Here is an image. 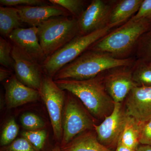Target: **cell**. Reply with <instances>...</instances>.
Wrapping results in <instances>:
<instances>
[{
    "label": "cell",
    "instance_id": "6da1fadb",
    "mask_svg": "<svg viewBox=\"0 0 151 151\" xmlns=\"http://www.w3.org/2000/svg\"><path fill=\"white\" fill-rule=\"evenodd\" d=\"M54 81L60 89L77 97L96 121H103L113 112L115 103L105 89L103 73L86 80Z\"/></svg>",
    "mask_w": 151,
    "mask_h": 151
},
{
    "label": "cell",
    "instance_id": "7a4b0ae2",
    "mask_svg": "<svg viewBox=\"0 0 151 151\" xmlns=\"http://www.w3.org/2000/svg\"><path fill=\"white\" fill-rule=\"evenodd\" d=\"M135 63L132 58H116L108 53L88 49L58 70L52 78L54 81L86 80L116 68L130 67Z\"/></svg>",
    "mask_w": 151,
    "mask_h": 151
},
{
    "label": "cell",
    "instance_id": "3957f363",
    "mask_svg": "<svg viewBox=\"0 0 151 151\" xmlns=\"http://www.w3.org/2000/svg\"><path fill=\"white\" fill-rule=\"evenodd\" d=\"M151 29V21L131 18L122 26L109 32L89 49L124 58L137 45L140 38Z\"/></svg>",
    "mask_w": 151,
    "mask_h": 151
},
{
    "label": "cell",
    "instance_id": "277c9868",
    "mask_svg": "<svg viewBox=\"0 0 151 151\" xmlns=\"http://www.w3.org/2000/svg\"><path fill=\"white\" fill-rule=\"evenodd\" d=\"M116 26L109 24L102 29L88 34L78 35L64 46L47 57L42 62V69L46 75L53 78L58 70L88 50Z\"/></svg>",
    "mask_w": 151,
    "mask_h": 151
},
{
    "label": "cell",
    "instance_id": "5b68a950",
    "mask_svg": "<svg viewBox=\"0 0 151 151\" xmlns=\"http://www.w3.org/2000/svg\"><path fill=\"white\" fill-rule=\"evenodd\" d=\"M37 27L40 43L46 58L79 35L78 19L73 17L52 18Z\"/></svg>",
    "mask_w": 151,
    "mask_h": 151
},
{
    "label": "cell",
    "instance_id": "8992f818",
    "mask_svg": "<svg viewBox=\"0 0 151 151\" xmlns=\"http://www.w3.org/2000/svg\"><path fill=\"white\" fill-rule=\"evenodd\" d=\"M66 92L63 113L60 148L81 133L94 129V125L98 124L80 100L72 93Z\"/></svg>",
    "mask_w": 151,
    "mask_h": 151
},
{
    "label": "cell",
    "instance_id": "52a82bcc",
    "mask_svg": "<svg viewBox=\"0 0 151 151\" xmlns=\"http://www.w3.org/2000/svg\"><path fill=\"white\" fill-rule=\"evenodd\" d=\"M39 92L48 111L55 138L60 145L63 137L62 117L65 91L57 85L52 77L46 74L42 78Z\"/></svg>",
    "mask_w": 151,
    "mask_h": 151
},
{
    "label": "cell",
    "instance_id": "ba28073f",
    "mask_svg": "<svg viewBox=\"0 0 151 151\" xmlns=\"http://www.w3.org/2000/svg\"><path fill=\"white\" fill-rule=\"evenodd\" d=\"M128 118L122 103H115L112 113L100 124L94 126V130L100 142L115 151Z\"/></svg>",
    "mask_w": 151,
    "mask_h": 151
},
{
    "label": "cell",
    "instance_id": "9c48e42d",
    "mask_svg": "<svg viewBox=\"0 0 151 151\" xmlns=\"http://www.w3.org/2000/svg\"><path fill=\"white\" fill-rule=\"evenodd\" d=\"M12 56L17 79L26 86L39 91L42 78L38 62L14 44L12 45Z\"/></svg>",
    "mask_w": 151,
    "mask_h": 151
},
{
    "label": "cell",
    "instance_id": "30bf717a",
    "mask_svg": "<svg viewBox=\"0 0 151 151\" xmlns=\"http://www.w3.org/2000/svg\"><path fill=\"white\" fill-rule=\"evenodd\" d=\"M113 6L102 0H93L78 19L79 35L88 34L109 25Z\"/></svg>",
    "mask_w": 151,
    "mask_h": 151
},
{
    "label": "cell",
    "instance_id": "8fae6325",
    "mask_svg": "<svg viewBox=\"0 0 151 151\" xmlns=\"http://www.w3.org/2000/svg\"><path fill=\"white\" fill-rule=\"evenodd\" d=\"M129 67L113 68L103 75L105 89L115 103H122L132 89L137 86L133 79L132 69Z\"/></svg>",
    "mask_w": 151,
    "mask_h": 151
},
{
    "label": "cell",
    "instance_id": "7c38bea8",
    "mask_svg": "<svg viewBox=\"0 0 151 151\" xmlns=\"http://www.w3.org/2000/svg\"><path fill=\"white\" fill-rule=\"evenodd\" d=\"M124 108L127 116L143 124L151 119V87L136 86L125 99Z\"/></svg>",
    "mask_w": 151,
    "mask_h": 151
},
{
    "label": "cell",
    "instance_id": "4fadbf2b",
    "mask_svg": "<svg viewBox=\"0 0 151 151\" xmlns=\"http://www.w3.org/2000/svg\"><path fill=\"white\" fill-rule=\"evenodd\" d=\"M8 37L14 44L38 62H43L46 58L40 43L37 27L19 28L12 32Z\"/></svg>",
    "mask_w": 151,
    "mask_h": 151
},
{
    "label": "cell",
    "instance_id": "5bb4252c",
    "mask_svg": "<svg viewBox=\"0 0 151 151\" xmlns=\"http://www.w3.org/2000/svg\"><path fill=\"white\" fill-rule=\"evenodd\" d=\"M18 11L22 22L31 27H37L42 22L52 18L68 17L70 13L62 7L55 5L40 6H18Z\"/></svg>",
    "mask_w": 151,
    "mask_h": 151
},
{
    "label": "cell",
    "instance_id": "9a60e30c",
    "mask_svg": "<svg viewBox=\"0 0 151 151\" xmlns=\"http://www.w3.org/2000/svg\"><path fill=\"white\" fill-rule=\"evenodd\" d=\"M4 87L6 103L9 108H17L34 102L40 97L39 91L22 84L16 76L10 77Z\"/></svg>",
    "mask_w": 151,
    "mask_h": 151
},
{
    "label": "cell",
    "instance_id": "2e32d148",
    "mask_svg": "<svg viewBox=\"0 0 151 151\" xmlns=\"http://www.w3.org/2000/svg\"><path fill=\"white\" fill-rule=\"evenodd\" d=\"M60 148L62 151H113L100 142L94 129L81 133Z\"/></svg>",
    "mask_w": 151,
    "mask_h": 151
},
{
    "label": "cell",
    "instance_id": "e0dca14e",
    "mask_svg": "<svg viewBox=\"0 0 151 151\" xmlns=\"http://www.w3.org/2000/svg\"><path fill=\"white\" fill-rule=\"evenodd\" d=\"M143 0H122L113 6L109 24L119 25L137 14Z\"/></svg>",
    "mask_w": 151,
    "mask_h": 151
},
{
    "label": "cell",
    "instance_id": "ac0fdd59",
    "mask_svg": "<svg viewBox=\"0 0 151 151\" xmlns=\"http://www.w3.org/2000/svg\"><path fill=\"white\" fill-rule=\"evenodd\" d=\"M22 22L18 11L12 7H0V33L9 37L12 32L20 28Z\"/></svg>",
    "mask_w": 151,
    "mask_h": 151
},
{
    "label": "cell",
    "instance_id": "d6986e66",
    "mask_svg": "<svg viewBox=\"0 0 151 151\" xmlns=\"http://www.w3.org/2000/svg\"><path fill=\"white\" fill-rule=\"evenodd\" d=\"M142 125V123L128 116L119 142L128 147L137 150L140 145Z\"/></svg>",
    "mask_w": 151,
    "mask_h": 151
},
{
    "label": "cell",
    "instance_id": "ffe728a7",
    "mask_svg": "<svg viewBox=\"0 0 151 151\" xmlns=\"http://www.w3.org/2000/svg\"><path fill=\"white\" fill-rule=\"evenodd\" d=\"M134 81L137 86L151 87V63L138 59L132 68Z\"/></svg>",
    "mask_w": 151,
    "mask_h": 151
},
{
    "label": "cell",
    "instance_id": "44dd1931",
    "mask_svg": "<svg viewBox=\"0 0 151 151\" xmlns=\"http://www.w3.org/2000/svg\"><path fill=\"white\" fill-rule=\"evenodd\" d=\"M21 135L37 150L44 151L47 137V133L45 130L42 129L25 131L22 133Z\"/></svg>",
    "mask_w": 151,
    "mask_h": 151
},
{
    "label": "cell",
    "instance_id": "7402d4cb",
    "mask_svg": "<svg viewBox=\"0 0 151 151\" xmlns=\"http://www.w3.org/2000/svg\"><path fill=\"white\" fill-rule=\"evenodd\" d=\"M49 2L62 7L77 19L85 10V1L82 0H50Z\"/></svg>",
    "mask_w": 151,
    "mask_h": 151
},
{
    "label": "cell",
    "instance_id": "603a6c76",
    "mask_svg": "<svg viewBox=\"0 0 151 151\" xmlns=\"http://www.w3.org/2000/svg\"><path fill=\"white\" fill-rule=\"evenodd\" d=\"M19 132V127L14 119H11L6 123L3 128L0 145L4 147L9 145L15 140Z\"/></svg>",
    "mask_w": 151,
    "mask_h": 151
},
{
    "label": "cell",
    "instance_id": "cb8c5ba5",
    "mask_svg": "<svg viewBox=\"0 0 151 151\" xmlns=\"http://www.w3.org/2000/svg\"><path fill=\"white\" fill-rule=\"evenodd\" d=\"M136 47L139 59L151 62V29L141 37Z\"/></svg>",
    "mask_w": 151,
    "mask_h": 151
},
{
    "label": "cell",
    "instance_id": "d4e9b609",
    "mask_svg": "<svg viewBox=\"0 0 151 151\" xmlns=\"http://www.w3.org/2000/svg\"><path fill=\"white\" fill-rule=\"evenodd\" d=\"M12 45L4 38L0 37V63L6 68H14V62L12 56Z\"/></svg>",
    "mask_w": 151,
    "mask_h": 151
},
{
    "label": "cell",
    "instance_id": "484cf974",
    "mask_svg": "<svg viewBox=\"0 0 151 151\" xmlns=\"http://www.w3.org/2000/svg\"><path fill=\"white\" fill-rule=\"evenodd\" d=\"M21 123L27 131L42 129L45 124L39 116L32 113H24L21 117Z\"/></svg>",
    "mask_w": 151,
    "mask_h": 151
},
{
    "label": "cell",
    "instance_id": "4316f807",
    "mask_svg": "<svg viewBox=\"0 0 151 151\" xmlns=\"http://www.w3.org/2000/svg\"><path fill=\"white\" fill-rule=\"evenodd\" d=\"M0 151H39L24 138H18L7 145L1 147Z\"/></svg>",
    "mask_w": 151,
    "mask_h": 151
},
{
    "label": "cell",
    "instance_id": "83f0119b",
    "mask_svg": "<svg viewBox=\"0 0 151 151\" xmlns=\"http://www.w3.org/2000/svg\"><path fill=\"white\" fill-rule=\"evenodd\" d=\"M0 4L7 7L40 6L47 5L46 1L42 0H1Z\"/></svg>",
    "mask_w": 151,
    "mask_h": 151
},
{
    "label": "cell",
    "instance_id": "f1b7e54d",
    "mask_svg": "<svg viewBox=\"0 0 151 151\" xmlns=\"http://www.w3.org/2000/svg\"><path fill=\"white\" fill-rule=\"evenodd\" d=\"M132 18L145 19L151 21V0H143L139 11Z\"/></svg>",
    "mask_w": 151,
    "mask_h": 151
},
{
    "label": "cell",
    "instance_id": "f546056e",
    "mask_svg": "<svg viewBox=\"0 0 151 151\" xmlns=\"http://www.w3.org/2000/svg\"><path fill=\"white\" fill-rule=\"evenodd\" d=\"M139 143L140 145H151V119L142 124Z\"/></svg>",
    "mask_w": 151,
    "mask_h": 151
},
{
    "label": "cell",
    "instance_id": "4dcf8cb0",
    "mask_svg": "<svg viewBox=\"0 0 151 151\" xmlns=\"http://www.w3.org/2000/svg\"><path fill=\"white\" fill-rule=\"evenodd\" d=\"M10 74V71L8 69H6L5 68H4L1 67L0 68V81H2L6 79L9 77Z\"/></svg>",
    "mask_w": 151,
    "mask_h": 151
},
{
    "label": "cell",
    "instance_id": "1f68e13d",
    "mask_svg": "<svg viewBox=\"0 0 151 151\" xmlns=\"http://www.w3.org/2000/svg\"><path fill=\"white\" fill-rule=\"evenodd\" d=\"M136 150L128 147L120 143H118L117 147L115 151H136Z\"/></svg>",
    "mask_w": 151,
    "mask_h": 151
},
{
    "label": "cell",
    "instance_id": "d6a6232c",
    "mask_svg": "<svg viewBox=\"0 0 151 151\" xmlns=\"http://www.w3.org/2000/svg\"><path fill=\"white\" fill-rule=\"evenodd\" d=\"M136 151H151V145H140Z\"/></svg>",
    "mask_w": 151,
    "mask_h": 151
},
{
    "label": "cell",
    "instance_id": "836d02e7",
    "mask_svg": "<svg viewBox=\"0 0 151 151\" xmlns=\"http://www.w3.org/2000/svg\"><path fill=\"white\" fill-rule=\"evenodd\" d=\"M51 151H61V148H60V146L59 144H57L55 145V146L53 147Z\"/></svg>",
    "mask_w": 151,
    "mask_h": 151
},
{
    "label": "cell",
    "instance_id": "e575fe53",
    "mask_svg": "<svg viewBox=\"0 0 151 151\" xmlns=\"http://www.w3.org/2000/svg\"><path fill=\"white\" fill-rule=\"evenodd\" d=\"M150 62V63H151V62Z\"/></svg>",
    "mask_w": 151,
    "mask_h": 151
}]
</instances>
